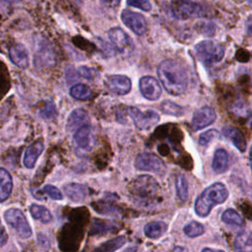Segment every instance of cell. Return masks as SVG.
I'll return each instance as SVG.
<instances>
[{"label": "cell", "mask_w": 252, "mask_h": 252, "mask_svg": "<svg viewBox=\"0 0 252 252\" xmlns=\"http://www.w3.org/2000/svg\"><path fill=\"white\" fill-rule=\"evenodd\" d=\"M158 77L167 94L177 96L183 94L189 83V76L183 64L175 59L161 61L157 69Z\"/></svg>", "instance_id": "obj_1"}, {"label": "cell", "mask_w": 252, "mask_h": 252, "mask_svg": "<svg viewBox=\"0 0 252 252\" xmlns=\"http://www.w3.org/2000/svg\"><path fill=\"white\" fill-rule=\"evenodd\" d=\"M227 197L228 191L225 185L220 182L214 183L204 189L196 199L195 212L199 217H207L216 205L223 203Z\"/></svg>", "instance_id": "obj_2"}, {"label": "cell", "mask_w": 252, "mask_h": 252, "mask_svg": "<svg viewBox=\"0 0 252 252\" xmlns=\"http://www.w3.org/2000/svg\"><path fill=\"white\" fill-rule=\"evenodd\" d=\"M129 191L138 202L149 204L154 201L158 191V184L157 180L150 175H140L130 184Z\"/></svg>", "instance_id": "obj_3"}, {"label": "cell", "mask_w": 252, "mask_h": 252, "mask_svg": "<svg viewBox=\"0 0 252 252\" xmlns=\"http://www.w3.org/2000/svg\"><path fill=\"white\" fill-rule=\"evenodd\" d=\"M196 56L205 66H212L220 61L224 56L225 47L212 40H202L195 45Z\"/></svg>", "instance_id": "obj_4"}, {"label": "cell", "mask_w": 252, "mask_h": 252, "mask_svg": "<svg viewBox=\"0 0 252 252\" xmlns=\"http://www.w3.org/2000/svg\"><path fill=\"white\" fill-rule=\"evenodd\" d=\"M170 13L177 20H190L208 15L204 6L189 0H173L170 4Z\"/></svg>", "instance_id": "obj_5"}, {"label": "cell", "mask_w": 252, "mask_h": 252, "mask_svg": "<svg viewBox=\"0 0 252 252\" xmlns=\"http://www.w3.org/2000/svg\"><path fill=\"white\" fill-rule=\"evenodd\" d=\"M127 110L135 127L139 130H149L159 120V115L152 109L141 110L136 106H129Z\"/></svg>", "instance_id": "obj_6"}, {"label": "cell", "mask_w": 252, "mask_h": 252, "mask_svg": "<svg viewBox=\"0 0 252 252\" xmlns=\"http://www.w3.org/2000/svg\"><path fill=\"white\" fill-rule=\"evenodd\" d=\"M4 219L22 238H28L32 235V228L24 215V213L16 208L7 210L4 214Z\"/></svg>", "instance_id": "obj_7"}, {"label": "cell", "mask_w": 252, "mask_h": 252, "mask_svg": "<svg viewBox=\"0 0 252 252\" xmlns=\"http://www.w3.org/2000/svg\"><path fill=\"white\" fill-rule=\"evenodd\" d=\"M135 166L139 170L151 171L158 174H162L166 168L163 160L152 153L139 154L135 159Z\"/></svg>", "instance_id": "obj_8"}, {"label": "cell", "mask_w": 252, "mask_h": 252, "mask_svg": "<svg viewBox=\"0 0 252 252\" xmlns=\"http://www.w3.org/2000/svg\"><path fill=\"white\" fill-rule=\"evenodd\" d=\"M120 18L123 24L135 34L143 35L147 32V22L142 14L125 9L121 12Z\"/></svg>", "instance_id": "obj_9"}, {"label": "cell", "mask_w": 252, "mask_h": 252, "mask_svg": "<svg viewBox=\"0 0 252 252\" xmlns=\"http://www.w3.org/2000/svg\"><path fill=\"white\" fill-rule=\"evenodd\" d=\"M34 65L38 69L51 68L56 64V55L48 42H40L34 54Z\"/></svg>", "instance_id": "obj_10"}, {"label": "cell", "mask_w": 252, "mask_h": 252, "mask_svg": "<svg viewBox=\"0 0 252 252\" xmlns=\"http://www.w3.org/2000/svg\"><path fill=\"white\" fill-rule=\"evenodd\" d=\"M108 38L114 46V49L120 53L129 52L133 49L134 43L132 38L122 29L115 27L111 28L108 32Z\"/></svg>", "instance_id": "obj_11"}, {"label": "cell", "mask_w": 252, "mask_h": 252, "mask_svg": "<svg viewBox=\"0 0 252 252\" xmlns=\"http://www.w3.org/2000/svg\"><path fill=\"white\" fill-rule=\"evenodd\" d=\"M105 86L111 94L116 95H125L130 93L132 82L130 78L125 75H109L105 79Z\"/></svg>", "instance_id": "obj_12"}, {"label": "cell", "mask_w": 252, "mask_h": 252, "mask_svg": "<svg viewBox=\"0 0 252 252\" xmlns=\"http://www.w3.org/2000/svg\"><path fill=\"white\" fill-rule=\"evenodd\" d=\"M216 118L217 113L213 107L203 106L194 112L191 121V127L194 131L202 130L213 124Z\"/></svg>", "instance_id": "obj_13"}, {"label": "cell", "mask_w": 252, "mask_h": 252, "mask_svg": "<svg viewBox=\"0 0 252 252\" xmlns=\"http://www.w3.org/2000/svg\"><path fill=\"white\" fill-rule=\"evenodd\" d=\"M139 89L142 95L149 100H158L161 95V87L153 76H144L139 81Z\"/></svg>", "instance_id": "obj_14"}, {"label": "cell", "mask_w": 252, "mask_h": 252, "mask_svg": "<svg viewBox=\"0 0 252 252\" xmlns=\"http://www.w3.org/2000/svg\"><path fill=\"white\" fill-rule=\"evenodd\" d=\"M74 141L77 148H79L81 151H91L94 145V136L91 124L84 125L76 130L74 135Z\"/></svg>", "instance_id": "obj_15"}, {"label": "cell", "mask_w": 252, "mask_h": 252, "mask_svg": "<svg viewBox=\"0 0 252 252\" xmlns=\"http://www.w3.org/2000/svg\"><path fill=\"white\" fill-rule=\"evenodd\" d=\"M9 57H10V60L21 69H26L30 65L28 50L21 43H16L10 47Z\"/></svg>", "instance_id": "obj_16"}, {"label": "cell", "mask_w": 252, "mask_h": 252, "mask_svg": "<svg viewBox=\"0 0 252 252\" xmlns=\"http://www.w3.org/2000/svg\"><path fill=\"white\" fill-rule=\"evenodd\" d=\"M43 142L41 140H36L34 141L32 144H31L24 155V158H23V163L26 167L28 168H32L34 166L37 158L40 156V154L43 151Z\"/></svg>", "instance_id": "obj_17"}, {"label": "cell", "mask_w": 252, "mask_h": 252, "mask_svg": "<svg viewBox=\"0 0 252 252\" xmlns=\"http://www.w3.org/2000/svg\"><path fill=\"white\" fill-rule=\"evenodd\" d=\"M87 124H90V118L87 111L82 108L74 109L67 120V128L70 131H76Z\"/></svg>", "instance_id": "obj_18"}, {"label": "cell", "mask_w": 252, "mask_h": 252, "mask_svg": "<svg viewBox=\"0 0 252 252\" xmlns=\"http://www.w3.org/2000/svg\"><path fill=\"white\" fill-rule=\"evenodd\" d=\"M222 133L235 146V148L238 151H240L242 153L245 152L246 147H247L246 140H245L243 133L238 128L227 126L222 129Z\"/></svg>", "instance_id": "obj_19"}, {"label": "cell", "mask_w": 252, "mask_h": 252, "mask_svg": "<svg viewBox=\"0 0 252 252\" xmlns=\"http://www.w3.org/2000/svg\"><path fill=\"white\" fill-rule=\"evenodd\" d=\"M234 252H252V230H243L237 234L233 244Z\"/></svg>", "instance_id": "obj_20"}, {"label": "cell", "mask_w": 252, "mask_h": 252, "mask_svg": "<svg viewBox=\"0 0 252 252\" xmlns=\"http://www.w3.org/2000/svg\"><path fill=\"white\" fill-rule=\"evenodd\" d=\"M229 165V157L225 150L218 149L214 154V158L212 162V167L214 171L218 174L223 173Z\"/></svg>", "instance_id": "obj_21"}, {"label": "cell", "mask_w": 252, "mask_h": 252, "mask_svg": "<svg viewBox=\"0 0 252 252\" xmlns=\"http://www.w3.org/2000/svg\"><path fill=\"white\" fill-rule=\"evenodd\" d=\"M13 180L11 174L5 169L0 167V202L7 200L12 192Z\"/></svg>", "instance_id": "obj_22"}, {"label": "cell", "mask_w": 252, "mask_h": 252, "mask_svg": "<svg viewBox=\"0 0 252 252\" xmlns=\"http://www.w3.org/2000/svg\"><path fill=\"white\" fill-rule=\"evenodd\" d=\"M64 192L74 202H82L87 196V188L79 183L66 184Z\"/></svg>", "instance_id": "obj_23"}, {"label": "cell", "mask_w": 252, "mask_h": 252, "mask_svg": "<svg viewBox=\"0 0 252 252\" xmlns=\"http://www.w3.org/2000/svg\"><path fill=\"white\" fill-rule=\"evenodd\" d=\"M166 229H167V225L165 222L160 220H155L145 225L144 232L149 238L157 239L162 236L165 233Z\"/></svg>", "instance_id": "obj_24"}, {"label": "cell", "mask_w": 252, "mask_h": 252, "mask_svg": "<svg viewBox=\"0 0 252 252\" xmlns=\"http://www.w3.org/2000/svg\"><path fill=\"white\" fill-rule=\"evenodd\" d=\"M125 242H126L125 236H117L115 238H112L102 243L94 252H114L115 250L122 247L125 244Z\"/></svg>", "instance_id": "obj_25"}, {"label": "cell", "mask_w": 252, "mask_h": 252, "mask_svg": "<svg viewBox=\"0 0 252 252\" xmlns=\"http://www.w3.org/2000/svg\"><path fill=\"white\" fill-rule=\"evenodd\" d=\"M30 212L33 219L39 220L40 221L46 223L49 222L52 220V215L50 212L43 206H39L36 204H32L30 207Z\"/></svg>", "instance_id": "obj_26"}, {"label": "cell", "mask_w": 252, "mask_h": 252, "mask_svg": "<svg viewBox=\"0 0 252 252\" xmlns=\"http://www.w3.org/2000/svg\"><path fill=\"white\" fill-rule=\"evenodd\" d=\"M70 94L75 99L87 100L92 96V91L87 85L76 84L70 89Z\"/></svg>", "instance_id": "obj_27"}, {"label": "cell", "mask_w": 252, "mask_h": 252, "mask_svg": "<svg viewBox=\"0 0 252 252\" xmlns=\"http://www.w3.org/2000/svg\"><path fill=\"white\" fill-rule=\"evenodd\" d=\"M160 110L164 114L172 115V116H182L184 114V107L181 105L171 101V100H164L160 104Z\"/></svg>", "instance_id": "obj_28"}, {"label": "cell", "mask_w": 252, "mask_h": 252, "mask_svg": "<svg viewBox=\"0 0 252 252\" xmlns=\"http://www.w3.org/2000/svg\"><path fill=\"white\" fill-rule=\"evenodd\" d=\"M221 220L223 222L234 226H241L244 223L242 217L232 209L225 210L221 215Z\"/></svg>", "instance_id": "obj_29"}, {"label": "cell", "mask_w": 252, "mask_h": 252, "mask_svg": "<svg viewBox=\"0 0 252 252\" xmlns=\"http://www.w3.org/2000/svg\"><path fill=\"white\" fill-rule=\"evenodd\" d=\"M176 194L181 201H185L188 197V183L183 174H179L175 180Z\"/></svg>", "instance_id": "obj_30"}, {"label": "cell", "mask_w": 252, "mask_h": 252, "mask_svg": "<svg viewBox=\"0 0 252 252\" xmlns=\"http://www.w3.org/2000/svg\"><path fill=\"white\" fill-rule=\"evenodd\" d=\"M183 231L188 237H197L205 232V227L202 223L193 220L184 226Z\"/></svg>", "instance_id": "obj_31"}, {"label": "cell", "mask_w": 252, "mask_h": 252, "mask_svg": "<svg viewBox=\"0 0 252 252\" xmlns=\"http://www.w3.org/2000/svg\"><path fill=\"white\" fill-rule=\"evenodd\" d=\"M195 28L200 33L208 36H213L216 32V27L211 22H199Z\"/></svg>", "instance_id": "obj_32"}, {"label": "cell", "mask_w": 252, "mask_h": 252, "mask_svg": "<svg viewBox=\"0 0 252 252\" xmlns=\"http://www.w3.org/2000/svg\"><path fill=\"white\" fill-rule=\"evenodd\" d=\"M219 132L216 130V129H210L204 133H202L199 137V144L201 146H207L209 145L213 140L217 139L219 137Z\"/></svg>", "instance_id": "obj_33"}, {"label": "cell", "mask_w": 252, "mask_h": 252, "mask_svg": "<svg viewBox=\"0 0 252 252\" xmlns=\"http://www.w3.org/2000/svg\"><path fill=\"white\" fill-rule=\"evenodd\" d=\"M126 3L129 6L138 8V9H140L142 11H145V12H149V11L152 10V4L148 0H127Z\"/></svg>", "instance_id": "obj_34"}, {"label": "cell", "mask_w": 252, "mask_h": 252, "mask_svg": "<svg viewBox=\"0 0 252 252\" xmlns=\"http://www.w3.org/2000/svg\"><path fill=\"white\" fill-rule=\"evenodd\" d=\"M42 191L47 194L51 199L53 200H61L63 197H62V194L60 192V190L58 188H56L55 186H52V185H45L42 189Z\"/></svg>", "instance_id": "obj_35"}, {"label": "cell", "mask_w": 252, "mask_h": 252, "mask_svg": "<svg viewBox=\"0 0 252 252\" xmlns=\"http://www.w3.org/2000/svg\"><path fill=\"white\" fill-rule=\"evenodd\" d=\"M78 73L80 74V76L88 80H93L96 76V71L87 66H81L78 70Z\"/></svg>", "instance_id": "obj_36"}, {"label": "cell", "mask_w": 252, "mask_h": 252, "mask_svg": "<svg viewBox=\"0 0 252 252\" xmlns=\"http://www.w3.org/2000/svg\"><path fill=\"white\" fill-rule=\"evenodd\" d=\"M37 239H38V242H39L40 246H41L43 249L46 250V249L49 248V241H48V239H47L44 235H42V234L38 235Z\"/></svg>", "instance_id": "obj_37"}, {"label": "cell", "mask_w": 252, "mask_h": 252, "mask_svg": "<svg viewBox=\"0 0 252 252\" xmlns=\"http://www.w3.org/2000/svg\"><path fill=\"white\" fill-rule=\"evenodd\" d=\"M246 32L252 37V16H249L246 20Z\"/></svg>", "instance_id": "obj_38"}, {"label": "cell", "mask_w": 252, "mask_h": 252, "mask_svg": "<svg viewBox=\"0 0 252 252\" xmlns=\"http://www.w3.org/2000/svg\"><path fill=\"white\" fill-rule=\"evenodd\" d=\"M101 2L106 5V6H109V7H114V6H117L118 3H119V0H101Z\"/></svg>", "instance_id": "obj_39"}, {"label": "cell", "mask_w": 252, "mask_h": 252, "mask_svg": "<svg viewBox=\"0 0 252 252\" xmlns=\"http://www.w3.org/2000/svg\"><path fill=\"white\" fill-rule=\"evenodd\" d=\"M201 252H224V251L219 250V249H213V248H204Z\"/></svg>", "instance_id": "obj_40"}, {"label": "cell", "mask_w": 252, "mask_h": 252, "mask_svg": "<svg viewBox=\"0 0 252 252\" xmlns=\"http://www.w3.org/2000/svg\"><path fill=\"white\" fill-rule=\"evenodd\" d=\"M172 252H187V251H186L185 248H183V247H181V246H176V247L172 250Z\"/></svg>", "instance_id": "obj_41"}, {"label": "cell", "mask_w": 252, "mask_h": 252, "mask_svg": "<svg viewBox=\"0 0 252 252\" xmlns=\"http://www.w3.org/2000/svg\"><path fill=\"white\" fill-rule=\"evenodd\" d=\"M249 162H250V167L252 169V146L250 149V153H249Z\"/></svg>", "instance_id": "obj_42"}, {"label": "cell", "mask_w": 252, "mask_h": 252, "mask_svg": "<svg viewBox=\"0 0 252 252\" xmlns=\"http://www.w3.org/2000/svg\"><path fill=\"white\" fill-rule=\"evenodd\" d=\"M6 1H8V2H14V1H17V0H6Z\"/></svg>", "instance_id": "obj_43"}, {"label": "cell", "mask_w": 252, "mask_h": 252, "mask_svg": "<svg viewBox=\"0 0 252 252\" xmlns=\"http://www.w3.org/2000/svg\"><path fill=\"white\" fill-rule=\"evenodd\" d=\"M78 1H83V0H78Z\"/></svg>", "instance_id": "obj_44"}]
</instances>
